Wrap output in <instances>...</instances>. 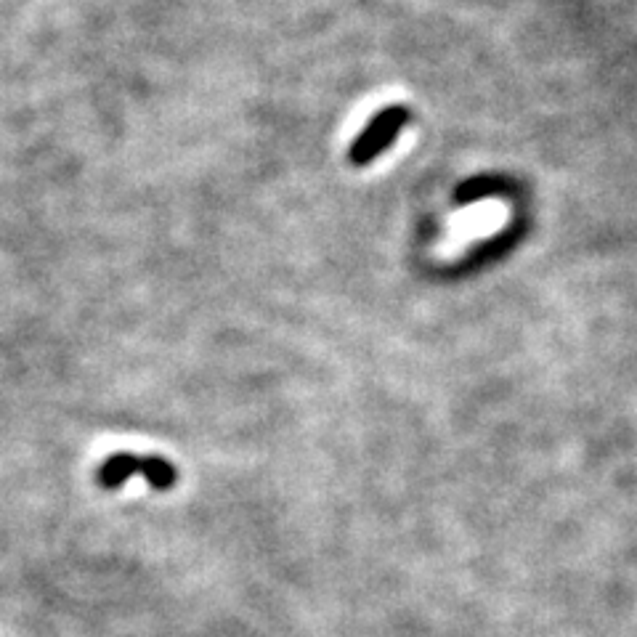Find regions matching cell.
<instances>
[{
	"label": "cell",
	"mask_w": 637,
	"mask_h": 637,
	"mask_svg": "<svg viewBox=\"0 0 637 637\" xmlns=\"http://www.w3.org/2000/svg\"><path fill=\"white\" fill-rule=\"evenodd\" d=\"M131 476H144L154 489H168L176 481V470L160 457H136V454H115L99 470V484L107 489L128 481Z\"/></svg>",
	"instance_id": "cell-1"
},
{
	"label": "cell",
	"mask_w": 637,
	"mask_h": 637,
	"mask_svg": "<svg viewBox=\"0 0 637 637\" xmlns=\"http://www.w3.org/2000/svg\"><path fill=\"white\" fill-rule=\"evenodd\" d=\"M409 120V112L404 107H388L367 125V131L356 139L354 149H351V162L354 165H369L377 154H383L391 141L399 136L404 123Z\"/></svg>",
	"instance_id": "cell-2"
}]
</instances>
